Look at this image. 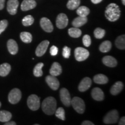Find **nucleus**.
<instances>
[{"mask_svg":"<svg viewBox=\"0 0 125 125\" xmlns=\"http://www.w3.org/2000/svg\"><path fill=\"white\" fill-rule=\"evenodd\" d=\"M106 18L110 21H115L118 20L121 16V10L118 5L111 3L106 8L105 11Z\"/></svg>","mask_w":125,"mask_h":125,"instance_id":"1","label":"nucleus"},{"mask_svg":"<svg viewBox=\"0 0 125 125\" xmlns=\"http://www.w3.org/2000/svg\"><path fill=\"white\" fill-rule=\"evenodd\" d=\"M56 106L57 103L55 98L53 97H48L43 101L42 104V109L43 112L46 115H52L55 112Z\"/></svg>","mask_w":125,"mask_h":125,"instance_id":"2","label":"nucleus"},{"mask_svg":"<svg viewBox=\"0 0 125 125\" xmlns=\"http://www.w3.org/2000/svg\"><path fill=\"white\" fill-rule=\"evenodd\" d=\"M71 104L78 113L82 114L85 110V104L82 98L75 97L71 100Z\"/></svg>","mask_w":125,"mask_h":125,"instance_id":"3","label":"nucleus"},{"mask_svg":"<svg viewBox=\"0 0 125 125\" xmlns=\"http://www.w3.org/2000/svg\"><path fill=\"white\" fill-rule=\"evenodd\" d=\"M119 119V114L116 109L111 111L108 112L107 115L104 117L103 122L105 124L111 125L117 123Z\"/></svg>","mask_w":125,"mask_h":125,"instance_id":"4","label":"nucleus"},{"mask_svg":"<svg viewBox=\"0 0 125 125\" xmlns=\"http://www.w3.org/2000/svg\"><path fill=\"white\" fill-rule=\"evenodd\" d=\"M27 105L31 110H38L40 107V98L35 94L30 95L27 99Z\"/></svg>","mask_w":125,"mask_h":125,"instance_id":"5","label":"nucleus"},{"mask_svg":"<svg viewBox=\"0 0 125 125\" xmlns=\"http://www.w3.org/2000/svg\"><path fill=\"white\" fill-rule=\"evenodd\" d=\"M75 57L78 62H83L86 60L89 56V52L87 49L78 47L75 49Z\"/></svg>","mask_w":125,"mask_h":125,"instance_id":"6","label":"nucleus"},{"mask_svg":"<svg viewBox=\"0 0 125 125\" xmlns=\"http://www.w3.org/2000/svg\"><path fill=\"white\" fill-rule=\"evenodd\" d=\"M21 98V91L19 89L15 88L9 92L8 95V100L12 104H15L19 102Z\"/></svg>","mask_w":125,"mask_h":125,"instance_id":"7","label":"nucleus"},{"mask_svg":"<svg viewBox=\"0 0 125 125\" xmlns=\"http://www.w3.org/2000/svg\"><path fill=\"white\" fill-rule=\"evenodd\" d=\"M60 99L62 104L66 107H69L71 105V98L68 90L65 88H62L60 91Z\"/></svg>","mask_w":125,"mask_h":125,"instance_id":"8","label":"nucleus"},{"mask_svg":"<svg viewBox=\"0 0 125 125\" xmlns=\"http://www.w3.org/2000/svg\"><path fill=\"white\" fill-rule=\"evenodd\" d=\"M56 26L59 29H64L68 23V19L64 13H60L56 18Z\"/></svg>","mask_w":125,"mask_h":125,"instance_id":"9","label":"nucleus"},{"mask_svg":"<svg viewBox=\"0 0 125 125\" xmlns=\"http://www.w3.org/2000/svg\"><path fill=\"white\" fill-rule=\"evenodd\" d=\"M46 82L52 90H57L60 86V83L56 76L53 75H48L46 77Z\"/></svg>","mask_w":125,"mask_h":125,"instance_id":"10","label":"nucleus"},{"mask_svg":"<svg viewBox=\"0 0 125 125\" xmlns=\"http://www.w3.org/2000/svg\"><path fill=\"white\" fill-rule=\"evenodd\" d=\"M49 45V41L48 40H45L41 42L38 46H37V49L35 51L36 55L38 57L42 56L47 51L48 46Z\"/></svg>","mask_w":125,"mask_h":125,"instance_id":"11","label":"nucleus"},{"mask_svg":"<svg viewBox=\"0 0 125 125\" xmlns=\"http://www.w3.org/2000/svg\"><path fill=\"white\" fill-rule=\"evenodd\" d=\"M40 25L43 30L47 32H51L53 30V26L49 19L42 18L40 20Z\"/></svg>","mask_w":125,"mask_h":125,"instance_id":"12","label":"nucleus"},{"mask_svg":"<svg viewBox=\"0 0 125 125\" xmlns=\"http://www.w3.org/2000/svg\"><path fill=\"white\" fill-rule=\"evenodd\" d=\"M19 5L18 0H9L7 3V10L9 13L12 15L16 14Z\"/></svg>","mask_w":125,"mask_h":125,"instance_id":"13","label":"nucleus"},{"mask_svg":"<svg viewBox=\"0 0 125 125\" xmlns=\"http://www.w3.org/2000/svg\"><path fill=\"white\" fill-rule=\"evenodd\" d=\"M92 85V80L90 78L86 77L84 78L81 81L80 83L78 86V89L81 92L86 91L90 88Z\"/></svg>","mask_w":125,"mask_h":125,"instance_id":"14","label":"nucleus"},{"mask_svg":"<svg viewBox=\"0 0 125 125\" xmlns=\"http://www.w3.org/2000/svg\"><path fill=\"white\" fill-rule=\"evenodd\" d=\"M37 3L34 0H24L21 4V9L23 11H27L35 8Z\"/></svg>","mask_w":125,"mask_h":125,"instance_id":"15","label":"nucleus"},{"mask_svg":"<svg viewBox=\"0 0 125 125\" xmlns=\"http://www.w3.org/2000/svg\"><path fill=\"white\" fill-rule=\"evenodd\" d=\"M91 94L93 99L96 101H103L104 98V92L99 87H95L93 89Z\"/></svg>","mask_w":125,"mask_h":125,"instance_id":"16","label":"nucleus"},{"mask_svg":"<svg viewBox=\"0 0 125 125\" xmlns=\"http://www.w3.org/2000/svg\"><path fill=\"white\" fill-rule=\"evenodd\" d=\"M7 48L9 52L11 54L15 55L18 52V43L15 40L10 39L7 42Z\"/></svg>","mask_w":125,"mask_h":125,"instance_id":"17","label":"nucleus"},{"mask_svg":"<svg viewBox=\"0 0 125 125\" xmlns=\"http://www.w3.org/2000/svg\"><path fill=\"white\" fill-rule=\"evenodd\" d=\"M62 73V68L60 64L57 62H53L50 69V74L51 75L57 76L60 75Z\"/></svg>","mask_w":125,"mask_h":125,"instance_id":"18","label":"nucleus"},{"mask_svg":"<svg viewBox=\"0 0 125 125\" xmlns=\"http://www.w3.org/2000/svg\"><path fill=\"white\" fill-rule=\"evenodd\" d=\"M103 62L104 65L109 67H115L117 65V60L111 56H106L103 57Z\"/></svg>","mask_w":125,"mask_h":125,"instance_id":"19","label":"nucleus"},{"mask_svg":"<svg viewBox=\"0 0 125 125\" xmlns=\"http://www.w3.org/2000/svg\"><path fill=\"white\" fill-rule=\"evenodd\" d=\"M123 88V83L121 81H118L115 82V84L112 85L110 90L111 94L114 96H116L122 90Z\"/></svg>","mask_w":125,"mask_h":125,"instance_id":"20","label":"nucleus"},{"mask_svg":"<svg viewBox=\"0 0 125 125\" xmlns=\"http://www.w3.org/2000/svg\"><path fill=\"white\" fill-rule=\"evenodd\" d=\"M87 21V17H82V16H78L75 19L73 20L72 24L74 27H80L81 26H83L85 24Z\"/></svg>","mask_w":125,"mask_h":125,"instance_id":"21","label":"nucleus"},{"mask_svg":"<svg viewBox=\"0 0 125 125\" xmlns=\"http://www.w3.org/2000/svg\"><path fill=\"white\" fill-rule=\"evenodd\" d=\"M93 81L94 82L97 84L104 85V84H106L108 82V78L105 75L100 74L94 76Z\"/></svg>","mask_w":125,"mask_h":125,"instance_id":"22","label":"nucleus"},{"mask_svg":"<svg viewBox=\"0 0 125 125\" xmlns=\"http://www.w3.org/2000/svg\"><path fill=\"white\" fill-rule=\"evenodd\" d=\"M10 70H11V67L9 64L7 62L2 64L0 65V76H6L9 74Z\"/></svg>","mask_w":125,"mask_h":125,"instance_id":"23","label":"nucleus"},{"mask_svg":"<svg viewBox=\"0 0 125 125\" xmlns=\"http://www.w3.org/2000/svg\"><path fill=\"white\" fill-rule=\"evenodd\" d=\"M115 45L116 48L121 50L125 49V35H122L119 36L115 41Z\"/></svg>","mask_w":125,"mask_h":125,"instance_id":"24","label":"nucleus"},{"mask_svg":"<svg viewBox=\"0 0 125 125\" xmlns=\"http://www.w3.org/2000/svg\"><path fill=\"white\" fill-rule=\"evenodd\" d=\"M12 118V114L7 111H0V122H7Z\"/></svg>","mask_w":125,"mask_h":125,"instance_id":"25","label":"nucleus"},{"mask_svg":"<svg viewBox=\"0 0 125 125\" xmlns=\"http://www.w3.org/2000/svg\"><path fill=\"white\" fill-rule=\"evenodd\" d=\"M112 48V43L109 41H105L101 43L99 47V49L101 52L107 53L110 51Z\"/></svg>","mask_w":125,"mask_h":125,"instance_id":"26","label":"nucleus"},{"mask_svg":"<svg viewBox=\"0 0 125 125\" xmlns=\"http://www.w3.org/2000/svg\"><path fill=\"white\" fill-rule=\"evenodd\" d=\"M43 65H44V64L42 62H39L35 65L33 70V74L34 76H36V77H40V76H42L43 72L42 68Z\"/></svg>","mask_w":125,"mask_h":125,"instance_id":"27","label":"nucleus"},{"mask_svg":"<svg viewBox=\"0 0 125 125\" xmlns=\"http://www.w3.org/2000/svg\"><path fill=\"white\" fill-rule=\"evenodd\" d=\"M20 37L23 42L29 43L31 42L32 40V35L29 32H22L20 34Z\"/></svg>","mask_w":125,"mask_h":125,"instance_id":"28","label":"nucleus"},{"mask_svg":"<svg viewBox=\"0 0 125 125\" xmlns=\"http://www.w3.org/2000/svg\"><path fill=\"white\" fill-rule=\"evenodd\" d=\"M76 13L79 16L86 17L90 13V9L85 6H81V7L78 8L77 10H76Z\"/></svg>","mask_w":125,"mask_h":125,"instance_id":"29","label":"nucleus"},{"mask_svg":"<svg viewBox=\"0 0 125 125\" xmlns=\"http://www.w3.org/2000/svg\"><path fill=\"white\" fill-rule=\"evenodd\" d=\"M68 34L73 38H78L82 34V31L78 28H70L68 29Z\"/></svg>","mask_w":125,"mask_h":125,"instance_id":"30","label":"nucleus"},{"mask_svg":"<svg viewBox=\"0 0 125 125\" xmlns=\"http://www.w3.org/2000/svg\"><path fill=\"white\" fill-rule=\"evenodd\" d=\"M81 0H69L67 4V8L70 10H74L79 7Z\"/></svg>","mask_w":125,"mask_h":125,"instance_id":"31","label":"nucleus"},{"mask_svg":"<svg viewBox=\"0 0 125 125\" xmlns=\"http://www.w3.org/2000/svg\"><path fill=\"white\" fill-rule=\"evenodd\" d=\"M34 21V18L31 15H27L25 16L22 20V24L24 26H30L33 24Z\"/></svg>","mask_w":125,"mask_h":125,"instance_id":"32","label":"nucleus"},{"mask_svg":"<svg viewBox=\"0 0 125 125\" xmlns=\"http://www.w3.org/2000/svg\"><path fill=\"white\" fill-rule=\"evenodd\" d=\"M105 34V31L104 29L101 28H97L94 31V35L95 38L97 39H101L104 37Z\"/></svg>","mask_w":125,"mask_h":125,"instance_id":"33","label":"nucleus"},{"mask_svg":"<svg viewBox=\"0 0 125 125\" xmlns=\"http://www.w3.org/2000/svg\"><path fill=\"white\" fill-rule=\"evenodd\" d=\"M54 114H55L56 116L57 117V118L62 120V121H64L65 120V111L62 108L60 107L58 109H56Z\"/></svg>","mask_w":125,"mask_h":125,"instance_id":"34","label":"nucleus"},{"mask_svg":"<svg viewBox=\"0 0 125 125\" xmlns=\"http://www.w3.org/2000/svg\"><path fill=\"white\" fill-rule=\"evenodd\" d=\"M82 41L83 45H85L86 47H89L91 45V38L89 35H85L83 36L82 38Z\"/></svg>","mask_w":125,"mask_h":125,"instance_id":"35","label":"nucleus"},{"mask_svg":"<svg viewBox=\"0 0 125 125\" xmlns=\"http://www.w3.org/2000/svg\"><path fill=\"white\" fill-rule=\"evenodd\" d=\"M62 56L65 59H68L71 55V49L67 46H64L62 49Z\"/></svg>","mask_w":125,"mask_h":125,"instance_id":"36","label":"nucleus"},{"mask_svg":"<svg viewBox=\"0 0 125 125\" xmlns=\"http://www.w3.org/2000/svg\"><path fill=\"white\" fill-rule=\"evenodd\" d=\"M8 21L7 20H2L0 21V34L5 30L8 26Z\"/></svg>","mask_w":125,"mask_h":125,"instance_id":"37","label":"nucleus"},{"mask_svg":"<svg viewBox=\"0 0 125 125\" xmlns=\"http://www.w3.org/2000/svg\"><path fill=\"white\" fill-rule=\"evenodd\" d=\"M58 51L59 49L57 47H56V46H52L50 49V53L53 56H56L58 53Z\"/></svg>","mask_w":125,"mask_h":125,"instance_id":"38","label":"nucleus"},{"mask_svg":"<svg viewBox=\"0 0 125 125\" xmlns=\"http://www.w3.org/2000/svg\"><path fill=\"white\" fill-rule=\"evenodd\" d=\"M5 0H0V10L4 9Z\"/></svg>","mask_w":125,"mask_h":125,"instance_id":"39","label":"nucleus"},{"mask_svg":"<svg viewBox=\"0 0 125 125\" xmlns=\"http://www.w3.org/2000/svg\"><path fill=\"white\" fill-rule=\"evenodd\" d=\"M82 125H94V123L89 121H85L82 123Z\"/></svg>","mask_w":125,"mask_h":125,"instance_id":"40","label":"nucleus"},{"mask_svg":"<svg viewBox=\"0 0 125 125\" xmlns=\"http://www.w3.org/2000/svg\"><path fill=\"white\" fill-rule=\"evenodd\" d=\"M119 125H125V117L123 116L119 122Z\"/></svg>","mask_w":125,"mask_h":125,"instance_id":"41","label":"nucleus"},{"mask_svg":"<svg viewBox=\"0 0 125 125\" xmlns=\"http://www.w3.org/2000/svg\"><path fill=\"white\" fill-rule=\"evenodd\" d=\"M16 123L15 122L12 121V122H7L5 123V125H16Z\"/></svg>","mask_w":125,"mask_h":125,"instance_id":"42","label":"nucleus"},{"mask_svg":"<svg viewBox=\"0 0 125 125\" xmlns=\"http://www.w3.org/2000/svg\"><path fill=\"white\" fill-rule=\"evenodd\" d=\"M102 1H103V0H91L92 2H93V4H98V3L101 2Z\"/></svg>","mask_w":125,"mask_h":125,"instance_id":"43","label":"nucleus"},{"mask_svg":"<svg viewBox=\"0 0 125 125\" xmlns=\"http://www.w3.org/2000/svg\"><path fill=\"white\" fill-rule=\"evenodd\" d=\"M122 4L124 5H125V0H122Z\"/></svg>","mask_w":125,"mask_h":125,"instance_id":"44","label":"nucleus"},{"mask_svg":"<svg viewBox=\"0 0 125 125\" xmlns=\"http://www.w3.org/2000/svg\"><path fill=\"white\" fill-rule=\"evenodd\" d=\"M1 103L0 102V107H1Z\"/></svg>","mask_w":125,"mask_h":125,"instance_id":"45","label":"nucleus"}]
</instances>
